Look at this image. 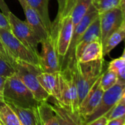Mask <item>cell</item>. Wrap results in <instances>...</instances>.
I'll list each match as a JSON object with an SVG mask.
<instances>
[{
  "label": "cell",
  "instance_id": "obj_7",
  "mask_svg": "<svg viewBox=\"0 0 125 125\" xmlns=\"http://www.w3.org/2000/svg\"><path fill=\"white\" fill-rule=\"evenodd\" d=\"M7 18L10 26V31L13 35L33 53L40 56L38 49L40 41L32 27L26 21H24L19 19L11 12L7 15Z\"/></svg>",
  "mask_w": 125,
  "mask_h": 125
},
{
  "label": "cell",
  "instance_id": "obj_10",
  "mask_svg": "<svg viewBox=\"0 0 125 125\" xmlns=\"http://www.w3.org/2000/svg\"><path fill=\"white\" fill-rule=\"evenodd\" d=\"M101 42L105 45L110 36L116 31L124 23L122 12L120 7H116L99 15Z\"/></svg>",
  "mask_w": 125,
  "mask_h": 125
},
{
  "label": "cell",
  "instance_id": "obj_31",
  "mask_svg": "<svg viewBox=\"0 0 125 125\" xmlns=\"http://www.w3.org/2000/svg\"><path fill=\"white\" fill-rule=\"evenodd\" d=\"M117 78L118 83L125 85V68H123L117 72Z\"/></svg>",
  "mask_w": 125,
  "mask_h": 125
},
{
  "label": "cell",
  "instance_id": "obj_26",
  "mask_svg": "<svg viewBox=\"0 0 125 125\" xmlns=\"http://www.w3.org/2000/svg\"><path fill=\"white\" fill-rule=\"evenodd\" d=\"M15 73L13 67L0 56V75L8 78Z\"/></svg>",
  "mask_w": 125,
  "mask_h": 125
},
{
  "label": "cell",
  "instance_id": "obj_1",
  "mask_svg": "<svg viewBox=\"0 0 125 125\" xmlns=\"http://www.w3.org/2000/svg\"><path fill=\"white\" fill-rule=\"evenodd\" d=\"M104 61L102 59L83 63L77 62L73 70L75 74L80 104L102 74Z\"/></svg>",
  "mask_w": 125,
  "mask_h": 125
},
{
  "label": "cell",
  "instance_id": "obj_8",
  "mask_svg": "<svg viewBox=\"0 0 125 125\" xmlns=\"http://www.w3.org/2000/svg\"><path fill=\"white\" fill-rule=\"evenodd\" d=\"M125 87V85L117 83L111 89L105 91L97 108L85 119L84 125H88L97 118L105 115L119 101Z\"/></svg>",
  "mask_w": 125,
  "mask_h": 125
},
{
  "label": "cell",
  "instance_id": "obj_9",
  "mask_svg": "<svg viewBox=\"0 0 125 125\" xmlns=\"http://www.w3.org/2000/svg\"><path fill=\"white\" fill-rule=\"evenodd\" d=\"M42 51L40 54V67L42 72L57 73L60 71L59 56L51 36L41 42Z\"/></svg>",
  "mask_w": 125,
  "mask_h": 125
},
{
  "label": "cell",
  "instance_id": "obj_23",
  "mask_svg": "<svg viewBox=\"0 0 125 125\" xmlns=\"http://www.w3.org/2000/svg\"><path fill=\"white\" fill-rule=\"evenodd\" d=\"M117 73L107 69L100 77V86L104 91H106L117 83Z\"/></svg>",
  "mask_w": 125,
  "mask_h": 125
},
{
  "label": "cell",
  "instance_id": "obj_20",
  "mask_svg": "<svg viewBox=\"0 0 125 125\" xmlns=\"http://www.w3.org/2000/svg\"><path fill=\"white\" fill-rule=\"evenodd\" d=\"M94 0H75L71 11V15L74 26L75 27L82 18L85 15Z\"/></svg>",
  "mask_w": 125,
  "mask_h": 125
},
{
  "label": "cell",
  "instance_id": "obj_30",
  "mask_svg": "<svg viewBox=\"0 0 125 125\" xmlns=\"http://www.w3.org/2000/svg\"><path fill=\"white\" fill-rule=\"evenodd\" d=\"M108 119L105 115L101 116L91 122H90L88 125H108Z\"/></svg>",
  "mask_w": 125,
  "mask_h": 125
},
{
  "label": "cell",
  "instance_id": "obj_29",
  "mask_svg": "<svg viewBox=\"0 0 125 125\" xmlns=\"http://www.w3.org/2000/svg\"><path fill=\"white\" fill-rule=\"evenodd\" d=\"M0 28L10 31V26L8 21V18L3 12H0Z\"/></svg>",
  "mask_w": 125,
  "mask_h": 125
},
{
  "label": "cell",
  "instance_id": "obj_33",
  "mask_svg": "<svg viewBox=\"0 0 125 125\" xmlns=\"http://www.w3.org/2000/svg\"><path fill=\"white\" fill-rule=\"evenodd\" d=\"M7 78L0 75V98H3V92Z\"/></svg>",
  "mask_w": 125,
  "mask_h": 125
},
{
  "label": "cell",
  "instance_id": "obj_19",
  "mask_svg": "<svg viewBox=\"0 0 125 125\" xmlns=\"http://www.w3.org/2000/svg\"><path fill=\"white\" fill-rule=\"evenodd\" d=\"M0 125H21L14 111L4 98H0Z\"/></svg>",
  "mask_w": 125,
  "mask_h": 125
},
{
  "label": "cell",
  "instance_id": "obj_2",
  "mask_svg": "<svg viewBox=\"0 0 125 125\" xmlns=\"http://www.w3.org/2000/svg\"><path fill=\"white\" fill-rule=\"evenodd\" d=\"M3 98L7 103L27 108H34L39 103L15 73L7 78Z\"/></svg>",
  "mask_w": 125,
  "mask_h": 125
},
{
  "label": "cell",
  "instance_id": "obj_14",
  "mask_svg": "<svg viewBox=\"0 0 125 125\" xmlns=\"http://www.w3.org/2000/svg\"><path fill=\"white\" fill-rule=\"evenodd\" d=\"M33 110L38 125H60L53 105L48 101L39 102Z\"/></svg>",
  "mask_w": 125,
  "mask_h": 125
},
{
  "label": "cell",
  "instance_id": "obj_13",
  "mask_svg": "<svg viewBox=\"0 0 125 125\" xmlns=\"http://www.w3.org/2000/svg\"><path fill=\"white\" fill-rule=\"evenodd\" d=\"M100 40L101 41V31H100V21L99 15L91 23L88 29L84 32L83 35L78 42L75 49V57L77 61L81 55L84 48L90 42Z\"/></svg>",
  "mask_w": 125,
  "mask_h": 125
},
{
  "label": "cell",
  "instance_id": "obj_17",
  "mask_svg": "<svg viewBox=\"0 0 125 125\" xmlns=\"http://www.w3.org/2000/svg\"><path fill=\"white\" fill-rule=\"evenodd\" d=\"M49 1L50 0H27V3L40 15L42 22L50 34L52 22L50 20L49 14Z\"/></svg>",
  "mask_w": 125,
  "mask_h": 125
},
{
  "label": "cell",
  "instance_id": "obj_12",
  "mask_svg": "<svg viewBox=\"0 0 125 125\" xmlns=\"http://www.w3.org/2000/svg\"><path fill=\"white\" fill-rule=\"evenodd\" d=\"M20 3L24 12L26 16V21L32 27L40 43L50 36L49 32L46 29L43 23L41 21L40 15L38 12L27 3V0H18Z\"/></svg>",
  "mask_w": 125,
  "mask_h": 125
},
{
  "label": "cell",
  "instance_id": "obj_5",
  "mask_svg": "<svg viewBox=\"0 0 125 125\" xmlns=\"http://www.w3.org/2000/svg\"><path fill=\"white\" fill-rule=\"evenodd\" d=\"M71 11L67 12L60 20L54 21L52 24L50 36L54 41L59 60L66 54L74 32V26Z\"/></svg>",
  "mask_w": 125,
  "mask_h": 125
},
{
  "label": "cell",
  "instance_id": "obj_22",
  "mask_svg": "<svg viewBox=\"0 0 125 125\" xmlns=\"http://www.w3.org/2000/svg\"><path fill=\"white\" fill-rule=\"evenodd\" d=\"M125 39V21L122 26L114 31L108 39L105 45L103 46L104 56L109 54L114 48H116L122 41Z\"/></svg>",
  "mask_w": 125,
  "mask_h": 125
},
{
  "label": "cell",
  "instance_id": "obj_6",
  "mask_svg": "<svg viewBox=\"0 0 125 125\" xmlns=\"http://www.w3.org/2000/svg\"><path fill=\"white\" fill-rule=\"evenodd\" d=\"M0 37L14 62L21 61L40 67V56L18 40L11 31L0 28Z\"/></svg>",
  "mask_w": 125,
  "mask_h": 125
},
{
  "label": "cell",
  "instance_id": "obj_16",
  "mask_svg": "<svg viewBox=\"0 0 125 125\" xmlns=\"http://www.w3.org/2000/svg\"><path fill=\"white\" fill-rule=\"evenodd\" d=\"M104 55L102 44L100 40H96L90 42L84 48L77 62L81 63L88 62L102 59Z\"/></svg>",
  "mask_w": 125,
  "mask_h": 125
},
{
  "label": "cell",
  "instance_id": "obj_27",
  "mask_svg": "<svg viewBox=\"0 0 125 125\" xmlns=\"http://www.w3.org/2000/svg\"><path fill=\"white\" fill-rule=\"evenodd\" d=\"M125 68V59L121 57L113 59L108 64V69L113 70L116 73L119 71L120 70Z\"/></svg>",
  "mask_w": 125,
  "mask_h": 125
},
{
  "label": "cell",
  "instance_id": "obj_21",
  "mask_svg": "<svg viewBox=\"0 0 125 125\" xmlns=\"http://www.w3.org/2000/svg\"><path fill=\"white\" fill-rule=\"evenodd\" d=\"M59 83H60V98H59L58 101L62 105H63L64 106L70 108L72 111V108H71V94H70L69 80H68L67 75H66V73L64 71H60V73H59Z\"/></svg>",
  "mask_w": 125,
  "mask_h": 125
},
{
  "label": "cell",
  "instance_id": "obj_3",
  "mask_svg": "<svg viewBox=\"0 0 125 125\" xmlns=\"http://www.w3.org/2000/svg\"><path fill=\"white\" fill-rule=\"evenodd\" d=\"M12 67L15 73L31 91L36 100L38 102L48 101L50 95L41 86L38 79V73L42 72L39 66L25 62L15 61Z\"/></svg>",
  "mask_w": 125,
  "mask_h": 125
},
{
  "label": "cell",
  "instance_id": "obj_36",
  "mask_svg": "<svg viewBox=\"0 0 125 125\" xmlns=\"http://www.w3.org/2000/svg\"><path fill=\"white\" fill-rule=\"evenodd\" d=\"M122 58H124V59H125V49H124V51H123V53H122Z\"/></svg>",
  "mask_w": 125,
  "mask_h": 125
},
{
  "label": "cell",
  "instance_id": "obj_18",
  "mask_svg": "<svg viewBox=\"0 0 125 125\" xmlns=\"http://www.w3.org/2000/svg\"><path fill=\"white\" fill-rule=\"evenodd\" d=\"M14 111L21 125H38L33 108H24L11 103H7Z\"/></svg>",
  "mask_w": 125,
  "mask_h": 125
},
{
  "label": "cell",
  "instance_id": "obj_34",
  "mask_svg": "<svg viewBox=\"0 0 125 125\" xmlns=\"http://www.w3.org/2000/svg\"><path fill=\"white\" fill-rule=\"evenodd\" d=\"M119 7H120V9H121L122 12L124 21H125V0H120Z\"/></svg>",
  "mask_w": 125,
  "mask_h": 125
},
{
  "label": "cell",
  "instance_id": "obj_35",
  "mask_svg": "<svg viewBox=\"0 0 125 125\" xmlns=\"http://www.w3.org/2000/svg\"><path fill=\"white\" fill-rule=\"evenodd\" d=\"M119 101L122 102V103L125 104V87L124 90H123V92H122V96H121V98H120Z\"/></svg>",
  "mask_w": 125,
  "mask_h": 125
},
{
  "label": "cell",
  "instance_id": "obj_24",
  "mask_svg": "<svg viewBox=\"0 0 125 125\" xmlns=\"http://www.w3.org/2000/svg\"><path fill=\"white\" fill-rule=\"evenodd\" d=\"M93 4L99 15L119 7L120 0H94Z\"/></svg>",
  "mask_w": 125,
  "mask_h": 125
},
{
  "label": "cell",
  "instance_id": "obj_4",
  "mask_svg": "<svg viewBox=\"0 0 125 125\" xmlns=\"http://www.w3.org/2000/svg\"><path fill=\"white\" fill-rule=\"evenodd\" d=\"M99 15V14L93 4L89 8L85 15L82 18L80 23L74 27L73 35L67 53L63 58L60 59V71L74 69L77 63V59L75 57L76 46L78 42L80 41V38L83 35L84 32L85 31V30Z\"/></svg>",
  "mask_w": 125,
  "mask_h": 125
},
{
  "label": "cell",
  "instance_id": "obj_28",
  "mask_svg": "<svg viewBox=\"0 0 125 125\" xmlns=\"http://www.w3.org/2000/svg\"><path fill=\"white\" fill-rule=\"evenodd\" d=\"M0 56L5 62H7L8 64H10L11 66L13 65L14 61L10 57V54H9L6 47L4 46V43H3V42H2V40L1 39V37H0Z\"/></svg>",
  "mask_w": 125,
  "mask_h": 125
},
{
  "label": "cell",
  "instance_id": "obj_11",
  "mask_svg": "<svg viewBox=\"0 0 125 125\" xmlns=\"http://www.w3.org/2000/svg\"><path fill=\"white\" fill-rule=\"evenodd\" d=\"M100 77L98 78L80 104L79 112L83 120V125L85 119L89 116L98 106L105 92L100 86Z\"/></svg>",
  "mask_w": 125,
  "mask_h": 125
},
{
  "label": "cell",
  "instance_id": "obj_25",
  "mask_svg": "<svg viewBox=\"0 0 125 125\" xmlns=\"http://www.w3.org/2000/svg\"><path fill=\"white\" fill-rule=\"evenodd\" d=\"M125 115V104L119 101L106 114L108 121Z\"/></svg>",
  "mask_w": 125,
  "mask_h": 125
},
{
  "label": "cell",
  "instance_id": "obj_32",
  "mask_svg": "<svg viewBox=\"0 0 125 125\" xmlns=\"http://www.w3.org/2000/svg\"><path fill=\"white\" fill-rule=\"evenodd\" d=\"M0 9L1 10V12H3L7 16L10 12V10L7 4L5 3L4 0H0Z\"/></svg>",
  "mask_w": 125,
  "mask_h": 125
},
{
  "label": "cell",
  "instance_id": "obj_15",
  "mask_svg": "<svg viewBox=\"0 0 125 125\" xmlns=\"http://www.w3.org/2000/svg\"><path fill=\"white\" fill-rule=\"evenodd\" d=\"M59 73L41 72L38 75V79L41 86L50 95V97L59 100L60 98V83Z\"/></svg>",
  "mask_w": 125,
  "mask_h": 125
}]
</instances>
